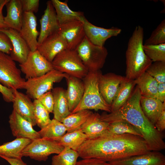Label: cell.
I'll return each mask as SVG.
<instances>
[{"label": "cell", "instance_id": "6da1fadb", "mask_svg": "<svg viewBox=\"0 0 165 165\" xmlns=\"http://www.w3.org/2000/svg\"><path fill=\"white\" fill-rule=\"evenodd\" d=\"M151 151L141 137L133 134H104L87 139L77 152L82 159L95 158L109 162Z\"/></svg>", "mask_w": 165, "mask_h": 165}, {"label": "cell", "instance_id": "7a4b0ae2", "mask_svg": "<svg viewBox=\"0 0 165 165\" xmlns=\"http://www.w3.org/2000/svg\"><path fill=\"white\" fill-rule=\"evenodd\" d=\"M141 96L136 86L123 106L115 112L102 114L100 119L109 123L118 120L128 122L140 131L151 151H160L165 148V143L161 133L144 113L140 103Z\"/></svg>", "mask_w": 165, "mask_h": 165}, {"label": "cell", "instance_id": "3957f363", "mask_svg": "<svg viewBox=\"0 0 165 165\" xmlns=\"http://www.w3.org/2000/svg\"><path fill=\"white\" fill-rule=\"evenodd\" d=\"M144 31L140 25L136 26L129 39L126 52L125 77L135 80L146 72L152 63L143 49Z\"/></svg>", "mask_w": 165, "mask_h": 165}, {"label": "cell", "instance_id": "277c9868", "mask_svg": "<svg viewBox=\"0 0 165 165\" xmlns=\"http://www.w3.org/2000/svg\"><path fill=\"white\" fill-rule=\"evenodd\" d=\"M100 70L89 72L83 79L84 90L82 99L71 113L83 110L94 109L111 112V105L107 103L102 96L98 87V78Z\"/></svg>", "mask_w": 165, "mask_h": 165}, {"label": "cell", "instance_id": "5b68a950", "mask_svg": "<svg viewBox=\"0 0 165 165\" xmlns=\"http://www.w3.org/2000/svg\"><path fill=\"white\" fill-rule=\"evenodd\" d=\"M51 64L54 69L81 79L89 72L75 50H63L55 57Z\"/></svg>", "mask_w": 165, "mask_h": 165}, {"label": "cell", "instance_id": "8992f818", "mask_svg": "<svg viewBox=\"0 0 165 165\" xmlns=\"http://www.w3.org/2000/svg\"><path fill=\"white\" fill-rule=\"evenodd\" d=\"M75 50L89 72L100 70L108 54V50L104 46L93 44L86 36Z\"/></svg>", "mask_w": 165, "mask_h": 165}, {"label": "cell", "instance_id": "52a82bcc", "mask_svg": "<svg viewBox=\"0 0 165 165\" xmlns=\"http://www.w3.org/2000/svg\"><path fill=\"white\" fill-rule=\"evenodd\" d=\"M66 75V73L54 69L41 76L27 80L24 89L30 98L37 99L52 89L54 83L60 82Z\"/></svg>", "mask_w": 165, "mask_h": 165}, {"label": "cell", "instance_id": "ba28073f", "mask_svg": "<svg viewBox=\"0 0 165 165\" xmlns=\"http://www.w3.org/2000/svg\"><path fill=\"white\" fill-rule=\"evenodd\" d=\"M25 79L9 55L0 51V83L13 90L24 88Z\"/></svg>", "mask_w": 165, "mask_h": 165}, {"label": "cell", "instance_id": "9c48e42d", "mask_svg": "<svg viewBox=\"0 0 165 165\" xmlns=\"http://www.w3.org/2000/svg\"><path fill=\"white\" fill-rule=\"evenodd\" d=\"M64 148L54 140L40 138L32 140L24 149L22 155L39 161H46L50 155L58 154Z\"/></svg>", "mask_w": 165, "mask_h": 165}, {"label": "cell", "instance_id": "30bf717a", "mask_svg": "<svg viewBox=\"0 0 165 165\" xmlns=\"http://www.w3.org/2000/svg\"><path fill=\"white\" fill-rule=\"evenodd\" d=\"M19 65L27 80L41 76L54 69L51 63L37 50L30 51L26 61Z\"/></svg>", "mask_w": 165, "mask_h": 165}, {"label": "cell", "instance_id": "8fae6325", "mask_svg": "<svg viewBox=\"0 0 165 165\" xmlns=\"http://www.w3.org/2000/svg\"><path fill=\"white\" fill-rule=\"evenodd\" d=\"M80 21L83 23L86 36L93 44L103 46L108 38L117 36L121 33L122 30L116 27L105 28L97 26L90 22L83 16Z\"/></svg>", "mask_w": 165, "mask_h": 165}, {"label": "cell", "instance_id": "7c38bea8", "mask_svg": "<svg viewBox=\"0 0 165 165\" xmlns=\"http://www.w3.org/2000/svg\"><path fill=\"white\" fill-rule=\"evenodd\" d=\"M58 33L65 40L67 49L75 50L86 36L83 24L75 20L60 25Z\"/></svg>", "mask_w": 165, "mask_h": 165}, {"label": "cell", "instance_id": "4fadbf2b", "mask_svg": "<svg viewBox=\"0 0 165 165\" xmlns=\"http://www.w3.org/2000/svg\"><path fill=\"white\" fill-rule=\"evenodd\" d=\"M126 79L125 77L108 73L102 74L100 72L98 78V87L103 98L111 105L120 84Z\"/></svg>", "mask_w": 165, "mask_h": 165}, {"label": "cell", "instance_id": "5bb4252c", "mask_svg": "<svg viewBox=\"0 0 165 165\" xmlns=\"http://www.w3.org/2000/svg\"><path fill=\"white\" fill-rule=\"evenodd\" d=\"M9 123L13 135L16 138H24L33 140L40 138L38 131L33 128L29 122L13 110L9 117Z\"/></svg>", "mask_w": 165, "mask_h": 165}, {"label": "cell", "instance_id": "9a60e30c", "mask_svg": "<svg viewBox=\"0 0 165 165\" xmlns=\"http://www.w3.org/2000/svg\"><path fill=\"white\" fill-rule=\"evenodd\" d=\"M40 30L38 38V46L47 37L57 32L60 28V24L50 0L46 3V7L40 20Z\"/></svg>", "mask_w": 165, "mask_h": 165}, {"label": "cell", "instance_id": "2e32d148", "mask_svg": "<svg viewBox=\"0 0 165 165\" xmlns=\"http://www.w3.org/2000/svg\"><path fill=\"white\" fill-rule=\"evenodd\" d=\"M37 26V18L34 13H23L22 25L19 32L31 51L36 50L38 46V37L39 33Z\"/></svg>", "mask_w": 165, "mask_h": 165}, {"label": "cell", "instance_id": "e0dca14e", "mask_svg": "<svg viewBox=\"0 0 165 165\" xmlns=\"http://www.w3.org/2000/svg\"><path fill=\"white\" fill-rule=\"evenodd\" d=\"M108 163L111 165H165V156L160 151H150Z\"/></svg>", "mask_w": 165, "mask_h": 165}, {"label": "cell", "instance_id": "ac0fdd59", "mask_svg": "<svg viewBox=\"0 0 165 165\" xmlns=\"http://www.w3.org/2000/svg\"><path fill=\"white\" fill-rule=\"evenodd\" d=\"M6 34L11 42L13 50L9 55L15 61L19 64L24 63L26 60L30 50L27 43L21 36L19 32L11 28L0 29Z\"/></svg>", "mask_w": 165, "mask_h": 165}, {"label": "cell", "instance_id": "d6986e66", "mask_svg": "<svg viewBox=\"0 0 165 165\" xmlns=\"http://www.w3.org/2000/svg\"><path fill=\"white\" fill-rule=\"evenodd\" d=\"M67 49V45L65 40L57 32L45 39L38 46L37 50L51 63L58 53Z\"/></svg>", "mask_w": 165, "mask_h": 165}, {"label": "cell", "instance_id": "ffe728a7", "mask_svg": "<svg viewBox=\"0 0 165 165\" xmlns=\"http://www.w3.org/2000/svg\"><path fill=\"white\" fill-rule=\"evenodd\" d=\"M13 109L33 126L37 125L34 115V103L31 98L18 90H13Z\"/></svg>", "mask_w": 165, "mask_h": 165}, {"label": "cell", "instance_id": "44dd1931", "mask_svg": "<svg viewBox=\"0 0 165 165\" xmlns=\"http://www.w3.org/2000/svg\"><path fill=\"white\" fill-rule=\"evenodd\" d=\"M65 78L67 84L66 95L71 113L82 99L84 90V83L81 79L66 74Z\"/></svg>", "mask_w": 165, "mask_h": 165}, {"label": "cell", "instance_id": "7402d4cb", "mask_svg": "<svg viewBox=\"0 0 165 165\" xmlns=\"http://www.w3.org/2000/svg\"><path fill=\"white\" fill-rule=\"evenodd\" d=\"M7 14L4 22L7 28L20 31L22 26L23 12L21 0H9L6 5Z\"/></svg>", "mask_w": 165, "mask_h": 165}, {"label": "cell", "instance_id": "603a6c76", "mask_svg": "<svg viewBox=\"0 0 165 165\" xmlns=\"http://www.w3.org/2000/svg\"><path fill=\"white\" fill-rule=\"evenodd\" d=\"M140 103L145 115L154 125L163 110L165 109V102H162L156 98L141 96Z\"/></svg>", "mask_w": 165, "mask_h": 165}, {"label": "cell", "instance_id": "cb8c5ba5", "mask_svg": "<svg viewBox=\"0 0 165 165\" xmlns=\"http://www.w3.org/2000/svg\"><path fill=\"white\" fill-rule=\"evenodd\" d=\"M52 92L54 98L53 119L61 122L65 117L71 113L66 90L62 87H57L53 88Z\"/></svg>", "mask_w": 165, "mask_h": 165}, {"label": "cell", "instance_id": "d4e9b609", "mask_svg": "<svg viewBox=\"0 0 165 165\" xmlns=\"http://www.w3.org/2000/svg\"><path fill=\"white\" fill-rule=\"evenodd\" d=\"M109 123L102 121L100 115L93 113L81 127L80 130L87 136L88 139L94 138L104 134Z\"/></svg>", "mask_w": 165, "mask_h": 165}, {"label": "cell", "instance_id": "484cf974", "mask_svg": "<svg viewBox=\"0 0 165 165\" xmlns=\"http://www.w3.org/2000/svg\"><path fill=\"white\" fill-rule=\"evenodd\" d=\"M55 9L57 19L60 25L75 20H80L84 16L82 12L72 10L69 7L68 2L59 0H51Z\"/></svg>", "mask_w": 165, "mask_h": 165}, {"label": "cell", "instance_id": "4316f807", "mask_svg": "<svg viewBox=\"0 0 165 165\" xmlns=\"http://www.w3.org/2000/svg\"><path fill=\"white\" fill-rule=\"evenodd\" d=\"M31 141L28 139L16 138L13 141L5 143L0 145V155L21 159L22 151Z\"/></svg>", "mask_w": 165, "mask_h": 165}, {"label": "cell", "instance_id": "83f0119b", "mask_svg": "<svg viewBox=\"0 0 165 165\" xmlns=\"http://www.w3.org/2000/svg\"><path fill=\"white\" fill-rule=\"evenodd\" d=\"M136 85L134 80L126 78L120 84L111 105V112L118 110L127 102Z\"/></svg>", "mask_w": 165, "mask_h": 165}, {"label": "cell", "instance_id": "f1b7e54d", "mask_svg": "<svg viewBox=\"0 0 165 165\" xmlns=\"http://www.w3.org/2000/svg\"><path fill=\"white\" fill-rule=\"evenodd\" d=\"M87 139V136L80 129L67 132L61 137L52 139L64 148L68 147L77 152L80 147Z\"/></svg>", "mask_w": 165, "mask_h": 165}, {"label": "cell", "instance_id": "f546056e", "mask_svg": "<svg viewBox=\"0 0 165 165\" xmlns=\"http://www.w3.org/2000/svg\"><path fill=\"white\" fill-rule=\"evenodd\" d=\"M134 81L141 96L158 98V82L147 72H145Z\"/></svg>", "mask_w": 165, "mask_h": 165}, {"label": "cell", "instance_id": "4dcf8cb0", "mask_svg": "<svg viewBox=\"0 0 165 165\" xmlns=\"http://www.w3.org/2000/svg\"><path fill=\"white\" fill-rule=\"evenodd\" d=\"M93 113L89 110H83L71 113L61 123L66 127L67 133L79 130Z\"/></svg>", "mask_w": 165, "mask_h": 165}, {"label": "cell", "instance_id": "1f68e13d", "mask_svg": "<svg viewBox=\"0 0 165 165\" xmlns=\"http://www.w3.org/2000/svg\"><path fill=\"white\" fill-rule=\"evenodd\" d=\"M104 134L114 135L129 134L142 137L140 131L136 128L124 120H118L109 123L108 130Z\"/></svg>", "mask_w": 165, "mask_h": 165}, {"label": "cell", "instance_id": "d6a6232c", "mask_svg": "<svg viewBox=\"0 0 165 165\" xmlns=\"http://www.w3.org/2000/svg\"><path fill=\"white\" fill-rule=\"evenodd\" d=\"M66 131V128L62 123L53 119L38 132L40 138L53 139L62 136Z\"/></svg>", "mask_w": 165, "mask_h": 165}, {"label": "cell", "instance_id": "836d02e7", "mask_svg": "<svg viewBox=\"0 0 165 165\" xmlns=\"http://www.w3.org/2000/svg\"><path fill=\"white\" fill-rule=\"evenodd\" d=\"M79 157L77 151L65 147L60 153L52 158V165H76Z\"/></svg>", "mask_w": 165, "mask_h": 165}, {"label": "cell", "instance_id": "e575fe53", "mask_svg": "<svg viewBox=\"0 0 165 165\" xmlns=\"http://www.w3.org/2000/svg\"><path fill=\"white\" fill-rule=\"evenodd\" d=\"M143 49L146 55L152 62H165V43L143 44Z\"/></svg>", "mask_w": 165, "mask_h": 165}, {"label": "cell", "instance_id": "d590c367", "mask_svg": "<svg viewBox=\"0 0 165 165\" xmlns=\"http://www.w3.org/2000/svg\"><path fill=\"white\" fill-rule=\"evenodd\" d=\"M34 115L36 124L41 129L44 128L51 121L50 113L37 99L34 100Z\"/></svg>", "mask_w": 165, "mask_h": 165}, {"label": "cell", "instance_id": "8d00e7d4", "mask_svg": "<svg viewBox=\"0 0 165 165\" xmlns=\"http://www.w3.org/2000/svg\"><path fill=\"white\" fill-rule=\"evenodd\" d=\"M165 43V20L163 19L145 40L144 45H158Z\"/></svg>", "mask_w": 165, "mask_h": 165}, {"label": "cell", "instance_id": "74e56055", "mask_svg": "<svg viewBox=\"0 0 165 165\" xmlns=\"http://www.w3.org/2000/svg\"><path fill=\"white\" fill-rule=\"evenodd\" d=\"M146 72L154 78L158 83H165V62H154Z\"/></svg>", "mask_w": 165, "mask_h": 165}, {"label": "cell", "instance_id": "f35d334b", "mask_svg": "<svg viewBox=\"0 0 165 165\" xmlns=\"http://www.w3.org/2000/svg\"><path fill=\"white\" fill-rule=\"evenodd\" d=\"M37 99L50 113L53 112L54 105V98L52 92L49 91L46 92Z\"/></svg>", "mask_w": 165, "mask_h": 165}, {"label": "cell", "instance_id": "ab89813d", "mask_svg": "<svg viewBox=\"0 0 165 165\" xmlns=\"http://www.w3.org/2000/svg\"><path fill=\"white\" fill-rule=\"evenodd\" d=\"M12 50L13 46L9 38L0 30V51L9 55Z\"/></svg>", "mask_w": 165, "mask_h": 165}, {"label": "cell", "instance_id": "60d3db41", "mask_svg": "<svg viewBox=\"0 0 165 165\" xmlns=\"http://www.w3.org/2000/svg\"><path fill=\"white\" fill-rule=\"evenodd\" d=\"M22 9L23 13H37L38 10L39 0H21Z\"/></svg>", "mask_w": 165, "mask_h": 165}, {"label": "cell", "instance_id": "b9f144b4", "mask_svg": "<svg viewBox=\"0 0 165 165\" xmlns=\"http://www.w3.org/2000/svg\"><path fill=\"white\" fill-rule=\"evenodd\" d=\"M76 165H111L108 162L95 158L82 159L77 161Z\"/></svg>", "mask_w": 165, "mask_h": 165}, {"label": "cell", "instance_id": "7bdbcfd3", "mask_svg": "<svg viewBox=\"0 0 165 165\" xmlns=\"http://www.w3.org/2000/svg\"><path fill=\"white\" fill-rule=\"evenodd\" d=\"M0 93L6 102H12L13 99V89L7 87L0 83Z\"/></svg>", "mask_w": 165, "mask_h": 165}, {"label": "cell", "instance_id": "ee69618b", "mask_svg": "<svg viewBox=\"0 0 165 165\" xmlns=\"http://www.w3.org/2000/svg\"><path fill=\"white\" fill-rule=\"evenodd\" d=\"M157 130L161 133L165 129V109L163 110L154 125Z\"/></svg>", "mask_w": 165, "mask_h": 165}, {"label": "cell", "instance_id": "f6af8a7d", "mask_svg": "<svg viewBox=\"0 0 165 165\" xmlns=\"http://www.w3.org/2000/svg\"><path fill=\"white\" fill-rule=\"evenodd\" d=\"M157 94L158 99L162 102H165V83H158Z\"/></svg>", "mask_w": 165, "mask_h": 165}, {"label": "cell", "instance_id": "bcb514c9", "mask_svg": "<svg viewBox=\"0 0 165 165\" xmlns=\"http://www.w3.org/2000/svg\"><path fill=\"white\" fill-rule=\"evenodd\" d=\"M0 157L6 160L10 165H27L21 159L10 158L2 155H0Z\"/></svg>", "mask_w": 165, "mask_h": 165}, {"label": "cell", "instance_id": "7dc6e473", "mask_svg": "<svg viewBox=\"0 0 165 165\" xmlns=\"http://www.w3.org/2000/svg\"><path fill=\"white\" fill-rule=\"evenodd\" d=\"M2 9H0V29L7 28L4 22V17L2 14Z\"/></svg>", "mask_w": 165, "mask_h": 165}, {"label": "cell", "instance_id": "c3c4849f", "mask_svg": "<svg viewBox=\"0 0 165 165\" xmlns=\"http://www.w3.org/2000/svg\"><path fill=\"white\" fill-rule=\"evenodd\" d=\"M9 0H0V9H3L5 5L9 1Z\"/></svg>", "mask_w": 165, "mask_h": 165}]
</instances>
